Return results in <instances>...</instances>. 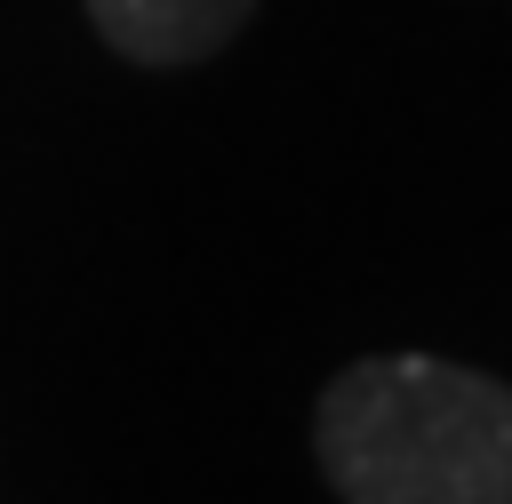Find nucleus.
<instances>
[{"instance_id":"f257e3e1","label":"nucleus","mask_w":512,"mask_h":504,"mask_svg":"<svg viewBox=\"0 0 512 504\" xmlns=\"http://www.w3.org/2000/svg\"><path fill=\"white\" fill-rule=\"evenodd\" d=\"M312 456L344 504H512V384L432 352L344 360Z\"/></svg>"},{"instance_id":"f03ea898","label":"nucleus","mask_w":512,"mask_h":504,"mask_svg":"<svg viewBox=\"0 0 512 504\" xmlns=\"http://www.w3.org/2000/svg\"><path fill=\"white\" fill-rule=\"evenodd\" d=\"M80 8L112 56L152 64V72H176V64L232 48L240 24L256 16V0H80Z\"/></svg>"}]
</instances>
